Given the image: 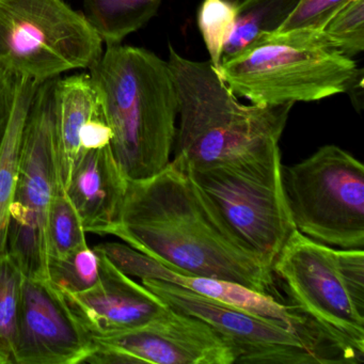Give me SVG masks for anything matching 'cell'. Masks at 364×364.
<instances>
[{"label":"cell","instance_id":"obj_19","mask_svg":"<svg viewBox=\"0 0 364 364\" xmlns=\"http://www.w3.org/2000/svg\"><path fill=\"white\" fill-rule=\"evenodd\" d=\"M36 85L35 80H23L11 121L0 146V253L6 252L7 248L9 208L18 180L25 121Z\"/></svg>","mask_w":364,"mask_h":364},{"label":"cell","instance_id":"obj_20","mask_svg":"<svg viewBox=\"0 0 364 364\" xmlns=\"http://www.w3.org/2000/svg\"><path fill=\"white\" fill-rule=\"evenodd\" d=\"M86 234L82 219L65 191H57L48 218L50 261L65 259L88 245Z\"/></svg>","mask_w":364,"mask_h":364},{"label":"cell","instance_id":"obj_18","mask_svg":"<svg viewBox=\"0 0 364 364\" xmlns=\"http://www.w3.org/2000/svg\"><path fill=\"white\" fill-rule=\"evenodd\" d=\"M163 0H82V14L106 46H118L159 12Z\"/></svg>","mask_w":364,"mask_h":364},{"label":"cell","instance_id":"obj_21","mask_svg":"<svg viewBox=\"0 0 364 364\" xmlns=\"http://www.w3.org/2000/svg\"><path fill=\"white\" fill-rule=\"evenodd\" d=\"M321 40L353 59L364 50V0H348L319 31Z\"/></svg>","mask_w":364,"mask_h":364},{"label":"cell","instance_id":"obj_22","mask_svg":"<svg viewBox=\"0 0 364 364\" xmlns=\"http://www.w3.org/2000/svg\"><path fill=\"white\" fill-rule=\"evenodd\" d=\"M100 255L88 245L61 259H50L48 277L53 287L61 291H80L97 284L100 279Z\"/></svg>","mask_w":364,"mask_h":364},{"label":"cell","instance_id":"obj_26","mask_svg":"<svg viewBox=\"0 0 364 364\" xmlns=\"http://www.w3.org/2000/svg\"><path fill=\"white\" fill-rule=\"evenodd\" d=\"M24 77L0 67V146L11 121Z\"/></svg>","mask_w":364,"mask_h":364},{"label":"cell","instance_id":"obj_25","mask_svg":"<svg viewBox=\"0 0 364 364\" xmlns=\"http://www.w3.org/2000/svg\"><path fill=\"white\" fill-rule=\"evenodd\" d=\"M348 0H300L278 33L319 31Z\"/></svg>","mask_w":364,"mask_h":364},{"label":"cell","instance_id":"obj_24","mask_svg":"<svg viewBox=\"0 0 364 364\" xmlns=\"http://www.w3.org/2000/svg\"><path fill=\"white\" fill-rule=\"evenodd\" d=\"M24 278L14 259L7 252L0 253V344L11 358Z\"/></svg>","mask_w":364,"mask_h":364},{"label":"cell","instance_id":"obj_16","mask_svg":"<svg viewBox=\"0 0 364 364\" xmlns=\"http://www.w3.org/2000/svg\"><path fill=\"white\" fill-rule=\"evenodd\" d=\"M103 103L90 74L57 77L54 89V134L59 186L65 191L74 167L82 154L80 133Z\"/></svg>","mask_w":364,"mask_h":364},{"label":"cell","instance_id":"obj_15","mask_svg":"<svg viewBox=\"0 0 364 364\" xmlns=\"http://www.w3.org/2000/svg\"><path fill=\"white\" fill-rule=\"evenodd\" d=\"M127 185L110 146L80 155L65 191L86 233L104 236L118 223Z\"/></svg>","mask_w":364,"mask_h":364},{"label":"cell","instance_id":"obj_10","mask_svg":"<svg viewBox=\"0 0 364 364\" xmlns=\"http://www.w3.org/2000/svg\"><path fill=\"white\" fill-rule=\"evenodd\" d=\"M141 283L170 308L198 317L216 330L235 349L236 363H350L336 347L278 321L238 310L171 283L159 280Z\"/></svg>","mask_w":364,"mask_h":364},{"label":"cell","instance_id":"obj_13","mask_svg":"<svg viewBox=\"0 0 364 364\" xmlns=\"http://www.w3.org/2000/svg\"><path fill=\"white\" fill-rule=\"evenodd\" d=\"M95 249L132 278L140 281L159 280L178 285L238 310L278 321L309 338L318 341L325 338L323 332L306 315L291 304L279 301L274 296L259 293L232 281L180 274L125 242H102Z\"/></svg>","mask_w":364,"mask_h":364},{"label":"cell","instance_id":"obj_2","mask_svg":"<svg viewBox=\"0 0 364 364\" xmlns=\"http://www.w3.org/2000/svg\"><path fill=\"white\" fill-rule=\"evenodd\" d=\"M106 120L112 154L127 181L161 172L171 161L178 97L168 61L146 48L106 46L90 68Z\"/></svg>","mask_w":364,"mask_h":364},{"label":"cell","instance_id":"obj_12","mask_svg":"<svg viewBox=\"0 0 364 364\" xmlns=\"http://www.w3.org/2000/svg\"><path fill=\"white\" fill-rule=\"evenodd\" d=\"M97 252L101 259L97 284L80 291H61L50 285L91 342L141 327L169 309L142 283Z\"/></svg>","mask_w":364,"mask_h":364},{"label":"cell","instance_id":"obj_27","mask_svg":"<svg viewBox=\"0 0 364 364\" xmlns=\"http://www.w3.org/2000/svg\"><path fill=\"white\" fill-rule=\"evenodd\" d=\"M112 140V131L106 120L105 112H100L91 118L80 129V144L82 152L109 146Z\"/></svg>","mask_w":364,"mask_h":364},{"label":"cell","instance_id":"obj_3","mask_svg":"<svg viewBox=\"0 0 364 364\" xmlns=\"http://www.w3.org/2000/svg\"><path fill=\"white\" fill-rule=\"evenodd\" d=\"M168 65L180 116L174 159L187 167H202L279 144L293 103L245 105L210 61L189 60L172 46Z\"/></svg>","mask_w":364,"mask_h":364},{"label":"cell","instance_id":"obj_11","mask_svg":"<svg viewBox=\"0 0 364 364\" xmlns=\"http://www.w3.org/2000/svg\"><path fill=\"white\" fill-rule=\"evenodd\" d=\"M237 353L198 317L168 309L146 325L92 341L85 363L235 364Z\"/></svg>","mask_w":364,"mask_h":364},{"label":"cell","instance_id":"obj_1","mask_svg":"<svg viewBox=\"0 0 364 364\" xmlns=\"http://www.w3.org/2000/svg\"><path fill=\"white\" fill-rule=\"evenodd\" d=\"M116 236L166 267L187 274L240 283L276 296L274 274L230 231L180 161L129 181Z\"/></svg>","mask_w":364,"mask_h":364},{"label":"cell","instance_id":"obj_23","mask_svg":"<svg viewBox=\"0 0 364 364\" xmlns=\"http://www.w3.org/2000/svg\"><path fill=\"white\" fill-rule=\"evenodd\" d=\"M235 1L203 0L198 11V27L210 57V63L218 71L228 38L235 23Z\"/></svg>","mask_w":364,"mask_h":364},{"label":"cell","instance_id":"obj_9","mask_svg":"<svg viewBox=\"0 0 364 364\" xmlns=\"http://www.w3.org/2000/svg\"><path fill=\"white\" fill-rule=\"evenodd\" d=\"M283 184L296 230L340 249L364 250V167L334 144L283 166Z\"/></svg>","mask_w":364,"mask_h":364},{"label":"cell","instance_id":"obj_7","mask_svg":"<svg viewBox=\"0 0 364 364\" xmlns=\"http://www.w3.org/2000/svg\"><path fill=\"white\" fill-rule=\"evenodd\" d=\"M56 78L37 82L25 121L20 167L9 208L7 248L26 278L48 282V218L53 198L61 191L54 134Z\"/></svg>","mask_w":364,"mask_h":364},{"label":"cell","instance_id":"obj_17","mask_svg":"<svg viewBox=\"0 0 364 364\" xmlns=\"http://www.w3.org/2000/svg\"><path fill=\"white\" fill-rule=\"evenodd\" d=\"M300 0H237L235 23L225 42L221 63L278 33Z\"/></svg>","mask_w":364,"mask_h":364},{"label":"cell","instance_id":"obj_4","mask_svg":"<svg viewBox=\"0 0 364 364\" xmlns=\"http://www.w3.org/2000/svg\"><path fill=\"white\" fill-rule=\"evenodd\" d=\"M235 97L259 106L314 102L350 90L360 78L357 63L336 52L319 31L267 36L221 63L218 71Z\"/></svg>","mask_w":364,"mask_h":364},{"label":"cell","instance_id":"obj_5","mask_svg":"<svg viewBox=\"0 0 364 364\" xmlns=\"http://www.w3.org/2000/svg\"><path fill=\"white\" fill-rule=\"evenodd\" d=\"M291 306L355 363L364 355V250L327 246L297 230L272 265Z\"/></svg>","mask_w":364,"mask_h":364},{"label":"cell","instance_id":"obj_6","mask_svg":"<svg viewBox=\"0 0 364 364\" xmlns=\"http://www.w3.org/2000/svg\"><path fill=\"white\" fill-rule=\"evenodd\" d=\"M183 166L238 242L272 270L296 230L283 184L280 146L202 167Z\"/></svg>","mask_w":364,"mask_h":364},{"label":"cell","instance_id":"obj_28","mask_svg":"<svg viewBox=\"0 0 364 364\" xmlns=\"http://www.w3.org/2000/svg\"><path fill=\"white\" fill-rule=\"evenodd\" d=\"M9 363H14V362H12L11 355L8 353L7 349H6L3 345L0 344V364Z\"/></svg>","mask_w":364,"mask_h":364},{"label":"cell","instance_id":"obj_14","mask_svg":"<svg viewBox=\"0 0 364 364\" xmlns=\"http://www.w3.org/2000/svg\"><path fill=\"white\" fill-rule=\"evenodd\" d=\"M92 342L50 283L25 277L12 359L18 364L85 363Z\"/></svg>","mask_w":364,"mask_h":364},{"label":"cell","instance_id":"obj_8","mask_svg":"<svg viewBox=\"0 0 364 364\" xmlns=\"http://www.w3.org/2000/svg\"><path fill=\"white\" fill-rule=\"evenodd\" d=\"M103 41L65 0H0V67L36 82L89 69Z\"/></svg>","mask_w":364,"mask_h":364}]
</instances>
